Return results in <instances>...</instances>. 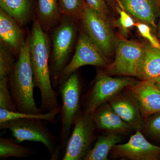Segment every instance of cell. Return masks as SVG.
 <instances>
[{"label": "cell", "instance_id": "obj_1", "mask_svg": "<svg viewBox=\"0 0 160 160\" xmlns=\"http://www.w3.org/2000/svg\"><path fill=\"white\" fill-rule=\"evenodd\" d=\"M29 54L35 87L39 89L41 96L40 109L43 112L59 106L58 93L52 87L49 61L51 41L47 32L41 28L35 19L28 34Z\"/></svg>", "mask_w": 160, "mask_h": 160}, {"label": "cell", "instance_id": "obj_2", "mask_svg": "<svg viewBox=\"0 0 160 160\" xmlns=\"http://www.w3.org/2000/svg\"><path fill=\"white\" fill-rule=\"evenodd\" d=\"M8 86L18 112L32 114L44 112L37 106L33 96L35 87L29 58L28 35L8 77Z\"/></svg>", "mask_w": 160, "mask_h": 160}, {"label": "cell", "instance_id": "obj_3", "mask_svg": "<svg viewBox=\"0 0 160 160\" xmlns=\"http://www.w3.org/2000/svg\"><path fill=\"white\" fill-rule=\"evenodd\" d=\"M76 21L63 17L61 22L51 30V49L49 66L52 87H57L62 72L70 61L77 39L78 28Z\"/></svg>", "mask_w": 160, "mask_h": 160}, {"label": "cell", "instance_id": "obj_4", "mask_svg": "<svg viewBox=\"0 0 160 160\" xmlns=\"http://www.w3.org/2000/svg\"><path fill=\"white\" fill-rule=\"evenodd\" d=\"M58 88L62 100L58 145L64 153L72 128L83 112L81 110L82 86L78 70L70 74Z\"/></svg>", "mask_w": 160, "mask_h": 160}, {"label": "cell", "instance_id": "obj_5", "mask_svg": "<svg viewBox=\"0 0 160 160\" xmlns=\"http://www.w3.org/2000/svg\"><path fill=\"white\" fill-rule=\"evenodd\" d=\"M46 123L37 119H18L0 123V129H9L18 143L30 141L42 143L49 152L50 160H57L61 150L57 144V138Z\"/></svg>", "mask_w": 160, "mask_h": 160}, {"label": "cell", "instance_id": "obj_6", "mask_svg": "<svg viewBox=\"0 0 160 160\" xmlns=\"http://www.w3.org/2000/svg\"><path fill=\"white\" fill-rule=\"evenodd\" d=\"M145 48L146 44L119 38L116 43L114 60L104 67L102 71L110 75L138 78Z\"/></svg>", "mask_w": 160, "mask_h": 160}, {"label": "cell", "instance_id": "obj_7", "mask_svg": "<svg viewBox=\"0 0 160 160\" xmlns=\"http://www.w3.org/2000/svg\"><path fill=\"white\" fill-rule=\"evenodd\" d=\"M138 81L131 77H112L102 70L97 75L91 88L86 95L83 112L92 114L99 106L109 102L127 86Z\"/></svg>", "mask_w": 160, "mask_h": 160}, {"label": "cell", "instance_id": "obj_8", "mask_svg": "<svg viewBox=\"0 0 160 160\" xmlns=\"http://www.w3.org/2000/svg\"><path fill=\"white\" fill-rule=\"evenodd\" d=\"M97 129L91 115L83 112L72 127L62 160H84L96 141Z\"/></svg>", "mask_w": 160, "mask_h": 160}, {"label": "cell", "instance_id": "obj_9", "mask_svg": "<svg viewBox=\"0 0 160 160\" xmlns=\"http://www.w3.org/2000/svg\"><path fill=\"white\" fill-rule=\"evenodd\" d=\"M78 36L74 55L60 75L57 87L82 66L105 67L109 63L96 45L82 29Z\"/></svg>", "mask_w": 160, "mask_h": 160}, {"label": "cell", "instance_id": "obj_10", "mask_svg": "<svg viewBox=\"0 0 160 160\" xmlns=\"http://www.w3.org/2000/svg\"><path fill=\"white\" fill-rule=\"evenodd\" d=\"M83 29L96 45L109 63L115 47V38L109 22L98 15L85 2L82 19Z\"/></svg>", "mask_w": 160, "mask_h": 160}, {"label": "cell", "instance_id": "obj_11", "mask_svg": "<svg viewBox=\"0 0 160 160\" xmlns=\"http://www.w3.org/2000/svg\"><path fill=\"white\" fill-rule=\"evenodd\" d=\"M110 153L112 158L121 160H159L160 146L149 142L137 130L127 142L115 145Z\"/></svg>", "mask_w": 160, "mask_h": 160}, {"label": "cell", "instance_id": "obj_12", "mask_svg": "<svg viewBox=\"0 0 160 160\" xmlns=\"http://www.w3.org/2000/svg\"><path fill=\"white\" fill-rule=\"evenodd\" d=\"M126 88L136 101L144 119L160 112V89L153 82L141 80Z\"/></svg>", "mask_w": 160, "mask_h": 160}, {"label": "cell", "instance_id": "obj_13", "mask_svg": "<svg viewBox=\"0 0 160 160\" xmlns=\"http://www.w3.org/2000/svg\"><path fill=\"white\" fill-rule=\"evenodd\" d=\"M114 111L135 130L142 131L145 119L136 101L126 88L108 102Z\"/></svg>", "mask_w": 160, "mask_h": 160}, {"label": "cell", "instance_id": "obj_14", "mask_svg": "<svg viewBox=\"0 0 160 160\" xmlns=\"http://www.w3.org/2000/svg\"><path fill=\"white\" fill-rule=\"evenodd\" d=\"M91 115L97 129L106 133L123 135L133 129L118 115L108 102L99 106Z\"/></svg>", "mask_w": 160, "mask_h": 160}, {"label": "cell", "instance_id": "obj_15", "mask_svg": "<svg viewBox=\"0 0 160 160\" xmlns=\"http://www.w3.org/2000/svg\"><path fill=\"white\" fill-rule=\"evenodd\" d=\"M118 6L138 22L157 29L156 20L159 16L158 0H116Z\"/></svg>", "mask_w": 160, "mask_h": 160}, {"label": "cell", "instance_id": "obj_16", "mask_svg": "<svg viewBox=\"0 0 160 160\" xmlns=\"http://www.w3.org/2000/svg\"><path fill=\"white\" fill-rule=\"evenodd\" d=\"M20 25L12 17L0 8V40L13 54L18 56L25 42L24 33Z\"/></svg>", "mask_w": 160, "mask_h": 160}, {"label": "cell", "instance_id": "obj_17", "mask_svg": "<svg viewBox=\"0 0 160 160\" xmlns=\"http://www.w3.org/2000/svg\"><path fill=\"white\" fill-rule=\"evenodd\" d=\"M36 13L41 28L47 32L57 26L63 17L58 0H37Z\"/></svg>", "mask_w": 160, "mask_h": 160}, {"label": "cell", "instance_id": "obj_18", "mask_svg": "<svg viewBox=\"0 0 160 160\" xmlns=\"http://www.w3.org/2000/svg\"><path fill=\"white\" fill-rule=\"evenodd\" d=\"M0 7L21 26L27 25L32 18V0H0Z\"/></svg>", "mask_w": 160, "mask_h": 160}, {"label": "cell", "instance_id": "obj_19", "mask_svg": "<svg viewBox=\"0 0 160 160\" xmlns=\"http://www.w3.org/2000/svg\"><path fill=\"white\" fill-rule=\"evenodd\" d=\"M160 75V49L146 44L138 78L152 81Z\"/></svg>", "mask_w": 160, "mask_h": 160}, {"label": "cell", "instance_id": "obj_20", "mask_svg": "<svg viewBox=\"0 0 160 160\" xmlns=\"http://www.w3.org/2000/svg\"><path fill=\"white\" fill-rule=\"evenodd\" d=\"M122 135L107 133L98 137L94 146L84 158V160H107L108 155L115 145L122 141Z\"/></svg>", "mask_w": 160, "mask_h": 160}, {"label": "cell", "instance_id": "obj_21", "mask_svg": "<svg viewBox=\"0 0 160 160\" xmlns=\"http://www.w3.org/2000/svg\"><path fill=\"white\" fill-rule=\"evenodd\" d=\"M61 109V106H59L47 112L39 114H32L18 111H8L0 108V123L18 119H37L56 125L57 123L56 116L60 114Z\"/></svg>", "mask_w": 160, "mask_h": 160}, {"label": "cell", "instance_id": "obj_22", "mask_svg": "<svg viewBox=\"0 0 160 160\" xmlns=\"http://www.w3.org/2000/svg\"><path fill=\"white\" fill-rule=\"evenodd\" d=\"M14 138H0V158L7 159L10 157L23 158L33 154L31 148L21 146Z\"/></svg>", "mask_w": 160, "mask_h": 160}, {"label": "cell", "instance_id": "obj_23", "mask_svg": "<svg viewBox=\"0 0 160 160\" xmlns=\"http://www.w3.org/2000/svg\"><path fill=\"white\" fill-rule=\"evenodd\" d=\"M85 0H58L60 12L62 17L77 21L81 20L85 6Z\"/></svg>", "mask_w": 160, "mask_h": 160}, {"label": "cell", "instance_id": "obj_24", "mask_svg": "<svg viewBox=\"0 0 160 160\" xmlns=\"http://www.w3.org/2000/svg\"><path fill=\"white\" fill-rule=\"evenodd\" d=\"M13 53L2 44H0V79L9 77L15 64Z\"/></svg>", "mask_w": 160, "mask_h": 160}, {"label": "cell", "instance_id": "obj_25", "mask_svg": "<svg viewBox=\"0 0 160 160\" xmlns=\"http://www.w3.org/2000/svg\"><path fill=\"white\" fill-rule=\"evenodd\" d=\"M0 108L8 111H17L8 86V78L0 79Z\"/></svg>", "mask_w": 160, "mask_h": 160}, {"label": "cell", "instance_id": "obj_26", "mask_svg": "<svg viewBox=\"0 0 160 160\" xmlns=\"http://www.w3.org/2000/svg\"><path fill=\"white\" fill-rule=\"evenodd\" d=\"M142 131L149 137L160 142V112L155 113L145 120Z\"/></svg>", "mask_w": 160, "mask_h": 160}, {"label": "cell", "instance_id": "obj_27", "mask_svg": "<svg viewBox=\"0 0 160 160\" xmlns=\"http://www.w3.org/2000/svg\"><path fill=\"white\" fill-rule=\"evenodd\" d=\"M116 9L120 15L117 22V26L123 36L127 35L129 29L135 26V22L132 17L119 6H117Z\"/></svg>", "mask_w": 160, "mask_h": 160}, {"label": "cell", "instance_id": "obj_28", "mask_svg": "<svg viewBox=\"0 0 160 160\" xmlns=\"http://www.w3.org/2000/svg\"><path fill=\"white\" fill-rule=\"evenodd\" d=\"M150 26L146 23L138 22L136 23L135 27L140 34L149 42V45L155 48L160 49V43L158 38L152 32Z\"/></svg>", "mask_w": 160, "mask_h": 160}, {"label": "cell", "instance_id": "obj_29", "mask_svg": "<svg viewBox=\"0 0 160 160\" xmlns=\"http://www.w3.org/2000/svg\"><path fill=\"white\" fill-rule=\"evenodd\" d=\"M87 5L100 17L109 22V9L106 0H85Z\"/></svg>", "mask_w": 160, "mask_h": 160}, {"label": "cell", "instance_id": "obj_30", "mask_svg": "<svg viewBox=\"0 0 160 160\" xmlns=\"http://www.w3.org/2000/svg\"><path fill=\"white\" fill-rule=\"evenodd\" d=\"M159 19L158 23L157 26V38L160 43V12L159 16Z\"/></svg>", "mask_w": 160, "mask_h": 160}, {"label": "cell", "instance_id": "obj_31", "mask_svg": "<svg viewBox=\"0 0 160 160\" xmlns=\"http://www.w3.org/2000/svg\"><path fill=\"white\" fill-rule=\"evenodd\" d=\"M152 81V82H153L154 83H160V75L158 77L152 80V81Z\"/></svg>", "mask_w": 160, "mask_h": 160}, {"label": "cell", "instance_id": "obj_32", "mask_svg": "<svg viewBox=\"0 0 160 160\" xmlns=\"http://www.w3.org/2000/svg\"><path fill=\"white\" fill-rule=\"evenodd\" d=\"M154 84L155 86H157V87L160 89V83H154Z\"/></svg>", "mask_w": 160, "mask_h": 160}, {"label": "cell", "instance_id": "obj_33", "mask_svg": "<svg viewBox=\"0 0 160 160\" xmlns=\"http://www.w3.org/2000/svg\"><path fill=\"white\" fill-rule=\"evenodd\" d=\"M106 2H109V1H111V2H112V0H106Z\"/></svg>", "mask_w": 160, "mask_h": 160}, {"label": "cell", "instance_id": "obj_34", "mask_svg": "<svg viewBox=\"0 0 160 160\" xmlns=\"http://www.w3.org/2000/svg\"><path fill=\"white\" fill-rule=\"evenodd\" d=\"M158 1L159 2L160 4V0H158Z\"/></svg>", "mask_w": 160, "mask_h": 160}]
</instances>
